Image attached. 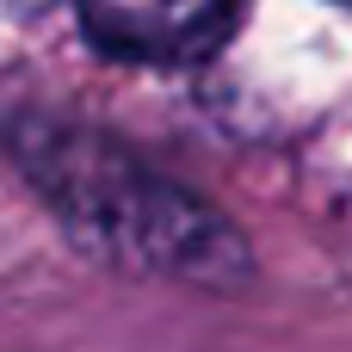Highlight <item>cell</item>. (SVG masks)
I'll return each instance as SVG.
<instances>
[{"label":"cell","mask_w":352,"mask_h":352,"mask_svg":"<svg viewBox=\"0 0 352 352\" xmlns=\"http://www.w3.org/2000/svg\"><path fill=\"white\" fill-rule=\"evenodd\" d=\"M25 161L62 198V210H74L93 235L142 254V260H167V266L173 260H204V248L223 241L210 217H198L186 198L142 179L130 161H105L99 148H80V142H43Z\"/></svg>","instance_id":"6da1fadb"},{"label":"cell","mask_w":352,"mask_h":352,"mask_svg":"<svg viewBox=\"0 0 352 352\" xmlns=\"http://www.w3.org/2000/svg\"><path fill=\"white\" fill-rule=\"evenodd\" d=\"M241 0H80L87 37L130 62H186L204 56Z\"/></svg>","instance_id":"7a4b0ae2"},{"label":"cell","mask_w":352,"mask_h":352,"mask_svg":"<svg viewBox=\"0 0 352 352\" xmlns=\"http://www.w3.org/2000/svg\"><path fill=\"white\" fill-rule=\"evenodd\" d=\"M6 6H37V0H6Z\"/></svg>","instance_id":"3957f363"}]
</instances>
